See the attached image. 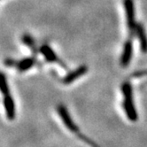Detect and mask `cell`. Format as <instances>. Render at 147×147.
Wrapping results in <instances>:
<instances>
[{"label":"cell","instance_id":"1","mask_svg":"<svg viewBox=\"0 0 147 147\" xmlns=\"http://www.w3.org/2000/svg\"><path fill=\"white\" fill-rule=\"evenodd\" d=\"M121 91L123 93V108L128 119L130 121H136L138 120V114L134 105L133 90L129 82H124L121 85Z\"/></svg>","mask_w":147,"mask_h":147},{"label":"cell","instance_id":"2","mask_svg":"<svg viewBox=\"0 0 147 147\" xmlns=\"http://www.w3.org/2000/svg\"><path fill=\"white\" fill-rule=\"evenodd\" d=\"M57 112L59 115V117L61 118L63 123L69 129V131L72 133L78 134L80 129L78 128V126L76 124V122L71 118V115L69 114L67 107L63 106V105H59V106L57 107Z\"/></svg>","mask_w":147,"mask_h":147},{"label":"cell","instance_id":"3","mask_svg":"<svg viewBox=\"0 0 147 147\" xmlns=\"http://www.w3.org/2000/svg\"><path fill=\"white\" fill-rule=\"evenodd\" d=\"M124 8H125V14H126V22H127V27L130 31V34L135 32V28L136 26V20H135V5L134 0H124Z\"/></svg>","mask_w":147,"mask_h":147},{"label":"cell","instance_id":"4","mask_svg":"<svg viewBox=\"0 0 147 147\" xmlns=\"http://www.w3.org/2000/svg\"><path fill=\"white\" fill-rule=\"evenodd\" d=\"M88 72V67L87 66H80L78 67L76 70H74L72 72H70L69 74L63 78V83L64 84H70V83L74 82L76 79L82 77L83 75H85V74Z\"/></svg>","mask_w":147,"mask_h":147},{"label":"cell","instance_id":"5","mask_svg":"<svg viewBox=\"0 0 147 147\" xmlns=\"http://www.w3.org/2000/svg\"><path fill=\"white\" fill-rule=\"evenodd\" d=\"M133 55V44L131 40H128L125 42L124 46H123V51L121 57V67H127L132 59Z\"/></svg>","mask_w":147,"mask_h":147},{"label":"cell","instance_id":"6","mask_svg":"<svg viewBox=\"0 0 147 147\" xmlns=\"http://www.w3.org/2000/svg\"><path fill=\"white\" fill-rule=\"evenodd\" d=\"M4 107L5 110L6 117L9 121H13L15 118V104L13 98L11 97L10 94L5 95L4 98Z\"/></svg>","mask_w":147,"mask_h":147},{"label":"cell","instance_id":"7","mask_svg":"<svg viewBox=\"0 0 147 147\" xmlns=\"http://www.w3.org/2000/svg\"><path fill=\"white\" fill-rule=\"evenodd\" d=\"M135 33L139 39L142 52L146 53L147 52V35L145 33V29H144V26L140 23L136 24V28H135Z\"/></svg>","mask_w":147,"mask_h":147},{"label":"cell","instance_id":"8","mask_svg":"<svg viewBox=\"0 0 147 147\" xmlns=\"http://www.w3.org/2000/svg\"><path fill=\"white\" fill-rule=\"evenodd\" d=\"M40 51L48 62H55L58 59V57L55 54L54 51L47 45H44L42 46L40 48Z\"/></svg>","mask_w":147,"mask_h":147},{"label":"cell","instance_id":"9","mask_svg":"<svg viewBox=\"0 0 147 147\" xmlns=\"http://www.w3.org/2000/svg\"><path fill=\"white\" fill-rule=\"evenodd\" d=\"M35 64V59L33 58H27L25 59H22L19 63L18 68L20 71H26L33 67Z\"/></svg>","mask_w":147,"mask_h":147},{"label":"cell","instance_id":"10","mask_svg":"<svg viewBox=\"0 0 147 147\" xmlns=\"http://www.w3.org/2000/svg\"><path fill=\"white\" fill-rule=\"evenodd\" d=\"M0 91H1L4 95H8V94H10L7 81L3 73H0Z\"/></svg>","mask_w":147,"mask_h":147},{"label":"cell","instance_id":"11","mask_svg":"<svg viewBox=\"0 0 147 147\" xmlns=\"http://www.w3.org/2000/svg\"><path fill=\"white\" fill-rule=\"evenodd\" d=\"M77 135H78V136H79V138H81L83 142L87 143L90 146H91V147H99V146H98V144H97L95 142H93V141H91L90 139H89V138H87V136H85L84 135H82V134H81V133H78Z\"/></svg>","mask_w":147,"mask_h":147},{"label":"cell","instance_id":"12","mask_svg":"<svg viewBox=\"0 0 147 147\" xmlns=\"http://www.w3.org/2000/svg\"><path fill=\"white\" fill-rule=\"evenodd\" d=\"M147 76V69L145 70H140V71H136L133 74V77H142Z\"/></svg>","mask_w":147,"mask_h":147},{"label":"cell","instance_id":"13","mask_svg":"<svg viewBox=\"0 0 147 147\" xmlns=\"http://www.w3.org/2000/svg\"><path fill=\"white\" fill-rule=\"evenodd\" d=\"M24 42L25 43L28 45H33V44H34V41L32 40V38H31L30 36H24Z\"/></svg>","mask_w":147,"mask_h":147}]
</instances>
